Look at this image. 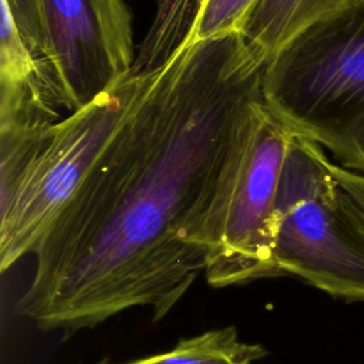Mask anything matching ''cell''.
Segmentation results:
<instances>
[{
    "instance_id": "cell-1",
    "label": "cell",
    "mask_w": 364,
    "mask_h": 364,
    "mask_svg": "<svg viewBox=\"0 0 364 364\" xmlns=\"http://www.w3.org/2000/svg\"><path fill=\"white\" fill-rule=\"evenodd\" d=\"M266 63L240 33L178 50L34 250L16 311L73 333L132 307L164 318L200 273L205 220Z\"/></svg>"
},
{
    "instance_id": "cell-2",
    "label": "cell",
    "mask_w": 364,
    "mask_h": 364,
    "mask_svg": "<svg viewBox=\"0 0 364 364\" xmlns=\"http://www.w3.org/2000/svg\"><path fill=\"white\" fill-rule=\"evenodd\" d=\"M262 102L297 138L364 175V0H347L266 65Z\"/></svg>"
},
{
    "instance_id": "cell-3",
    "label": "cell",
    "mask_w": 364,
    "mask_h": 364,
    "mask_svg": "<svg viewBox=\"0 0 364 364\" xmlns=\"http://www.w3.org/2000/svg\"><path fill=\"white\" fill-rule=\"evenodd\" d=\"M293 134L262 95L243 107L205 220L206 280L213 287L280 276L274 264L276 202Z\"/></svg>"
},
{
    "instance_id": "cell-4",
    "label": "cell",
    "mask_w": 364,
    "mask_h": 364,
    "mask_svg": "<svg viewBox=\"0 0 364 364\" xmlns=\"http://www.w3.org/2000/svg\"><path fill=\"white\" fill-rule=\"evenodd\" d=\"M274 264L346 301H364V219L328 169V155L293 136L277 202Z\"/></svg>"
},
{
    "instance_id": "cell-5",
    "label": "cell",
    "mask_w": 364,
    "mask_h": 364,
    "mask_svg": "<svg viewBox=\"0 0 364 364\" xmlns=\"http://www.w3.org/2000/svg\"><path fill=\"white\" fill-rule=\"evenodd\" d=\"M158 71L131 74L112 90L54 122L18 179L0 202V272L33 255L61 210L136 107Z\"/></svg>"
},
{
    "instance_id": "cell-6",
    "label": "cell",
    "mask_w": 364,
    "mask_h": 364,
    "mask_svg": "<svg viewBox=\"0 0 364 364\" xmlns=\"http://www.w3.org/2000/svg\"><path fill=\"white\" fill-rule=\"evenodd\" d=\"M43 10L60 108L74 112L131 75L136 47L125 0H43Z\"/></svg>"
},
{
    "instance_id": "cell-7",
    "label": "cell",
    "mask_w": 364,
    "mask_h": 364,
    "mask_svg": "<svg viewBox=\"0 0 364 364\" xmlns=\"http://www.w3.org/2000/svg\"><path fill=\"white\" fill-rule=\"evenodd\" d=\"M58 117L60 105L47 71L1 0L0 127L54 124Z\"/></svg>"
},
{
    "instance_id": "cell-8",
    "label": "cell",
    "mask_w": 364,
    "mask_h": 364,
    "mask_svg": "<svg viewBox=\"0 0 364 364\" xmlns=\"http://www.w3.org/2000/svg\"><path fill=\"white\" fill-rule=\"evenodd\" d=\"M347 0H260L240 34L266 64L300 31Z\"/></svg>"
},
{
    "instance_id": "cell-9",
    "label": "cell",
    "mask_w": 364,
    "mask_h": 364,
    "mask_svg": "<svg viewBox=\"0 0 364 364\" xmlns=\"http://www.w3.org/2000/svg\"><path fill=\"white\" fill-rule=\"evenodd\" d=\"M206 0H156L148 31L136 46L131 74H149L162 68L182 48Z\"/></svg>"
},
{
    "instance_id": "cell-10",
    "label": "cell",
    "mask_w": 364,
    "mask_h": 364,
    "mask_svg": "<svg viewBox=\"0 0 364 364\" xmlns=\"http://www.w3.org/2000/svg\"><path fill=\"white\" fill-rule=\"evenodd\" d=\"M267 354L262 344L242 341L235 327L213 328L182 338L169 351L131 364H253Z\"/></svg>"
},
{
    "instance_id": "cell-11",
    "label": "cell",
    "mask_w": 364,
    "mask_h": 364,
    "mask_svg": "<svg viewBox=\"0 0 364 364\" xmlns=\"http://www.w3.org/2000/svg\"><path fill=\"white\" fill-rule=\"evenodd\" d=\"M260 0H206L182 47L212 37L239 33L250 10Z\"/></svg>"
},
{
    "instance_id": "cell-12",
    "label": "cell",
    "mask_w": 364,
    "mask_h": 364,
    "mask_svg": "<svg viewBox=\"0 0 364 364\" xmlns=\"http://www.w3.org/2000/svg\"><path fill=\"white\" fill-rule=\"evenodd\" d=\"M16 20V24L30 46L34 55L48 74L50 44L46 27L43 0H4ZM51 81V80H50ZM54 88V87H53Z\"/></svg>"
},
{
    "instance_id": "cell-13",
    "label": "cell",
    "mask_w": 364,
    "mask_h": 364,
    "mask_svg": "<svg viewBox=\"0 0 364 364\" xmlns=\"http://www.w3.org/2000/svg\"><path fill=\"white\" fill-rule=\"evenodd\" d=\"M328 169L341 191L347 195L357 212L364 219V175L348 171L328 158Z\"/></svg>"
},
{
    "instance_id": "cell-14",
    "label": "cell",
    "mask_w": 364,
    "mask_h": 364,
    "mask_svg": "<svg viewBox=\"0 0 364 364\" xmlns=\"http://www.w3.org/2000/svg\"><path fill=\"white\" fill-rule=\"evenodd\" d=\"M124 364H131V363H124Z\"/></svg>"
}]
</instances>
